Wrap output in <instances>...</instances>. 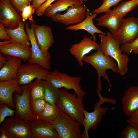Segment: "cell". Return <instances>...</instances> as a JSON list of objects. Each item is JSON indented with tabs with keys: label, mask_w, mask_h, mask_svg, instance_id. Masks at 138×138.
Instances as JSON below:
<instances>
[{
	"label": "cell",
	"mask_w": 138,
	"mask_h": 138,
	"mask_svg": "<svg viewBox=\"0 0 138 138\" xmlns=\"http://www.w3.org/2000/svg\"><path fill=\"white\" fill-rule=\"evenodd\" d=\"M83 62L89 64L96 70L97 74V89L101 92L102 90L101 78L102 77L107 82L110 86L109 91L111 87L109 77L106 73V71L110 69L116 73H119L117 64L111 57L105 55L101 51L100 44L96 52L91 54L85 55L82 59Z\"/></svg>",
	"instance_id": "1"
},
{
	"label": "cell",
	"mask_w": 138,
	"mask_h": 138,
	"mask_svg": "<svg viewBox=\"0 0 138 138\" xmlns=\"http://www.w3.org/2000/svg\"><path fill=\"white\" fill-rule=\"evenodd\" d=\"M99 36L100 39L99 44L101 51L115 60L117 63L118 73L121 76L125 75L128 71L129 59L127 54L122 52L119 42L110 32L106 34H100Z\"/></svg>",
	"instance_id": "2"
},
{
	"label": "cell",
	"mask_w": 138,
	"mask_h": 138,
	"mask_svg": "<svg viewBox=\"0 0 138 138\" xmlns=\"http://www.w3.org/2000/svg\"><path fill=\"white\" fill-rule=\"evenodd\" d=\"M83 97L78 98L76 94L69 92L64 88H60L56 105L61 110L83 126L85 109L82 103Z\"/></svg>",
	"instance_id": "3"
},
{
	"label": "cell",
	"mask_w": 138,
	"mask_h": 138,
	"mask_svg": "<svg viewBox=\"0 0 138 138\" xmlns=\"http://www.w3.org/2000/svg\"><path fill=\"white\" fill-rule=\"evenodd\" d=\"M96 92L99 98V101L94 105V110L92 112H88L84 110V118L83 126L84 130L82 134V138H88L89 130H96L101 121L103 116L108 110L114 109V108H109L101 107V104L106 102H109L115 104L117 102L116 99L104 98L100 94V91L97 88Z\"/></svg>",
	"instance_id": "4"
},
{
	"label": "cell",
	"mask_w": 138,
	"mask_h": 138,
	"mask_svg": "<svg viewBox=\"0 0 138 138\" xmlns=\"http://www.w3.org/2000/svg\"><path fill=\"white\" fill-rule=\"evenodd\" d=\"M52 124L60 138H82L80 125L60 109Z\"/></svg>",
	"instance_id": "5"
},
{
	"label": "cell",
	"mask_w": 138,
	"mask_h": 138,
	"mask_svg": "<svg viewBox=\"0 0 138 138\" xmlns=\"http://www.w3.org/2000/svg\"><path fill=\"white\" fill-rule=\"evenodd\" d=\"M81 79L79 76H70L66 73L60 72L56 69L47 75L45 80L50 82L59 88H63L67 90L73 89L77 97L81 98L86 94L80 84Z\"/></svg>",
	"instance_id": "6"
},
{
	"label": "cell",
	"mask_w": 138,
	"mask_h": 138,
	"mask_svg": "<svg viewBox=\"0 0 138 138\" xmlns=\"http://www.w3.org/2000/svg\"><path fill=\"white\" fill-rule=\"evenodd\" d=\"M30 24V28L27 22L25 23V29L27 34L31 45V56L28 62L32 64L39 65L43 68L49 71L51 70V55L49 53L47 55L42 52L37 43L34 30L35 22L34 20H28Z\"/></svg>",
	"instance_id": "7"
},
{
	"label": "cell",
	"mask_w": 138,
	"mask_h": 138,
	"mask_svg": "<svg viewBox=\"0 0 138 138\" xmlns=\"http://www.w3.org/2000/svg\"><path fill=\"white\" fill-rule=\"evenodd\" d=\"M29 122L15 116L9 117L1 124L0 128L7 138H31Z\"/></svg>",
	"instance_id": "8"
},
{
	"label": "cell",
	"mask_w": 138,
	"mask_h": 138,
	"mask_svg": "<svg viewBox=\"0 0 138 138\" xmlns=\"http://www.w3.org/2000/svg\"><path fill=\"white\" fill-rule=\"evenodd\" d=\"M20 86L22 90V93L20 95L15 92L14 95V101L15 108V116L29 121L37 119V116L33 114L31 109L29 91L22 85Z\"/></svg>",
	"instance_id": "9"
},
{
	"label": "cell",
	"mask_w": 138,
	"mask_h": 138,
	"mask_svg": "<svg viewBox=\"0 0 138 138\" xmlns=\"http://www.w3.org/2000/svg\"><path fill=\"white\" fill-rule=\"evenodd\" d=\"M87 10L83 4H74L70 6L66 13L63 14L57 13L51 18L54 22H59L66 26L75 25L85 19Z\"/></svg>",
	"instance_id": "10"
},
{
	"label": "cell",
	"mask_w": 138,
	"mask_h": 138,
	"mask_svg": "<svg viewBox=\"0 0 138 138\" xmlns=\"http://www.w3.org/2000/svg\"><path fill=\"white\" fill-rule=\"evenodd\" d=\"M50 72L37 64L28 62L21 64L17 73L19 79V84L20 85H26L38 78L45 80L47 75Z\"/></svg>",
	"instance_id": "11"
},
{
	"label": "cell",
	"mask_w": 138,
	"mask_h": 138,
	"mask_svg": "<svg viewBox=\"0 0 138 138\" xmlns=\"http://www.w3.org/2000/svg\"><path fill=\"white\" fill-rule=\"evenodd\" d=\"M114 37L120 45L131 43L138 37V18L131 16L122 20Z\"/></svg>",
	"instance_id": "12"
},
{
	"label": "cell",
	"mask_w": 138,
	"mask_h": 138,
	"mask_svg": "<svg viewBox=\"0 0 138 138\" xmlns=\"http://www.w3.org/2000/svg\"><path fill=\"white\" fill-rule=\"evenodd\" d=\"M0 52L6 56L19 58L25 62L28 61L31 55L30 46L19 43L11 39L0 42Z\"/></svg>",
	"instance_id": "13"
},
{
	"label": "cell",
	"mask_w": 138,
	"mask_h": 138,
	"mask_svg": "<svg viewBox=\"0 0 138 138\" xmlns=\"http://www.w3.org/2000/svg\"><path fill=\"white\" fill-rule=\"evenodd\" d=\"M22 21L10 0H0V24L6 28L14 29Z\"/></svg>",
	"instance_id": "14"
},
{
	"label": "cell",
	"mask_w": 138,
	"mask_h": 138,
	"mask_svg": "<svg viewBox=\"0 0 138 138\" xmlns=\"http://www.w3.org/2000/svg\"><path fill=\"white\" fill-rule=\"evenodd\" d=\"M18 78L10 80L0 81V102L4 103L10 108H15L13 97L14 92L19 94L22 93V90L19 84Z\"/></svg>",
	"instance_id": "15"
},
{
	"label": "cell",
	"mask_w": 138,
	"mask_h": 138,
	"mask_svg": "<svg viewBox=\"0 0 138 138\" xmlns=\"http://www.w3.org/2000/svg\"><path fill=\"white\" fill-rule=\"evenodd\" d=\"M99 43L91 38L85 35L78 43L72 44L68 50L70 53L74 56L81 67L84 65L82 61L83 57L93 50H96Z\"/></svg>",
	"instance_id": "16"
},
{
	"label": "cell",
	"mask_w": 138,
	"mask_h": 138,
	"mask_svg": "<svg viewBox=\"0 0 138 138\" xmlns=\"http://www.w3.org/2000/svg\"><path fill=\"white\" fill-rule=\"evenodd\" d=\"M29 125L31 138H60L52 123L37 119Z\"/></svg>",
	"instance_id": "17"
},
{
	"label": "cell",
	"mask_w": 138,
	"mask_h": 138,
	"mask_svg": "<svg viewBox=\"0 0 138 138\" xmlns=\"http://www.w3.org/2000/svg\"><path fill=\"white\" fill-rule=\"evenodd\" d=\"M34 34L38 45L45 55L49 53L48 50L53 44L54 39L50 27L45 25H34Z\"/></svg>",
	"instance_id": "18"
},
{
	"label": "cell",
	"mask_w": 138,
	"mask_h": 138,
	"mask_svg": "<svg viewBox=\"0 0 138 138\" xmlns=\"http://www.w3.org/2000/svg\"><path fill=\"white\" fill-rule=\"evenodd\" d=\"M121 103L123 113L130 117L138 108V86L128 88L121 99Z\"/></svg>",
	"instance_id": "19"
},
{
	"label": "cell",
	"mask_w": 138,
	"mask_h": 138,
	"mask_svg": "<svg viewBox=\"0 0 138 138\" xmlns=\"http://www.w3.org/2000/svg\"><path fill=\"white\" fill-rule=\"evenodd\" d=\"M97 14L93 13L91 15L87 10L86 12V17L82 22L76 24L70 25L66 27V30L74 31L83 29L86 31L90 34L93 39L96 41L97 37L96 33L106 34V33L98 28L94 25L93 20L97 16Z\"/></svg>",
	"instance_id": "20"
},
{
	"label": "cell",
	"mask_w": 138,
	"mask_h": 138,
	"mask_svg": "<svg viewBox=\"0 0 138 138\" xmlns=\"http://www.w3.org/2000/svg\"><path fill=\"white\" fill-rule=\"evenodd\" d=\"M124 17L111 12L109 11L95 19L97 26H103L108 28L112 35L118 31Z\"/></svg>",
	"instance_id": "21"
},
{
	"label": "cell",
	"mask_w": 138,
	"mask_h": 138,
	"mask_svg": "<svg viewBox=\"0 0 138 138\" xmlns=\"http://www.w3.org/2000/svg\"><path fill=\"white\" fill-rule=\"evenodd\" d=\"M6 56L7 62L0 69V81L7 80L17 78L18 70L22 64V61L20 59L12 56Z\"/></svg>",
	"instance_id": "22"
},
{
	"label": "cell",
	"mask_w": 138,
	"mask_h": 138,
	"mask_svg": "<svg viewBox=\"0 0 138 138\" xmlns=\"http://www.w3.org/2000/svg\"><path fill=\"white\" fill-rule=\"evenodd\" d=\"M83 4L81 0H57L47 9L44 15L51 18L56 13L67 10L73 5Z\"/></svg>",
	"instance_id": "23"
},
{
	"label": "cell",
	"mask_w": 138,
	"mask_h": 138,
	"mask_svg": "<svg viewBox=\"0 0 138 138\" xmlns=\"http://www.w3.org/2000/svg\"><path fill=\"white\" fill-rule=\"evenodd\" d=\"M25 23L22 21L16 28L10 29L5 28V29L12 40L21 44L30 46V43L25 30Z\"/></svg>",
	"instance_id": "24"
},
{
	"label": "cell",
	"mask_w": 138,
	"mask_h": 138,
	"mask_svg": "<svg viewBox=\"0 0 138 138\" xmlns=\"http://www.w3.org/2000/svg\"><path fill=\"white\" fill-rule=\"evenodd\" d=\"M44 80L41 79H36L28 84L22 85L29 91L30 100L39 98L44 99Z\"/></svg>",
	"instance_id": "25"
},
{
	"label": "cell",
	"mask_w": 138,
	"mask_h": 138,
	"mask_svg": "<svg viewBox=\"0 0 138 138\" xmlns=\"http://www.w3.org/2000/svg\"><path fill=\"white\" fill-rule=\"evenodd\" d=\"M44 84L45 87L44 99L49 104L56 105L59 98L60 88L47 80L44 81Z\"/></svg>",
	"instance_id": "26"
},
{
	"label": "cell",
	"mask_w": 138,
	"mask_h": 138,
	"mask_svg": "<svg viewBox=\"0 0 138 138\" xmlns=\"http://www.w3.org/2000/svg\"><path fill=\"white\" fill-rule=\"evenodd\" d=\"M138 5V0L124 1L114 7L113 9H110L109 11L124 17L129 12L136 8Z\"/></svg>",
	"instance_id": "27"
},
{
	"label": "cell",
	"mask_w": 138,
	"mask_h": 138,
	"mask_svg": "<svg viewBox=\"0 0 138 138\" xmlns=\"http://www.w3.org/2000/svg\"><path fill=\"white\" fill-rule=\"evenodd\" d=\"M60 111L56 105H51L47 102L44 110L37 116V119L52 123L57 117Z\"/></svg>",
	"instance_id": "28"
},
{
	"label": "cell",
	"mask_w": 138,
	"mask_h": 138,
	"mask_svg": "<svg viewBox=\"0 0 138 138\" xmlns=\"http://www.w3.org/2000/svg\"><path fill=\"white\" fill-rule=\"evenodd\" d=\"M47 102L44 99H37L30 100V107L32 112L37 116L44 110Z\"/></svg>",
	"instance_id": "29"
},
{
	"label": "cell",
	"mask_w": 138,
	"mask_h": 138,
	"mask_svg": "<svg viewBox=\"0 0 138 138\" xmlns=\"http://www.w3.org/2000/svg\"><path fill=\"white\" fill-rule=\"evenodd\" d=\"M123 0H102V4L98 8L91 12V13H96L97 14L106 13L110 9L112 6L117 5L120 1Z\"/></svg>",
	"instance_id": "30"
},
{
	"label": "cell",
	"mask_w": 138,
	"mask_h": 138,
	"mask_svg": "<svg viewBox=\"0 0 138 138\" xmlns=\"http://www.w3.org/2000/svg\"><path fill=\"white\" fill-rule=\"evenodd\" d=\"M122 52L127 55L131 52L135 55L138 54V37L131 43L120 45Z\"/></svg>",
	"instance_id": "31"
},
{
	"label": "cell",
	"mask_w": 138,
	"mask_h": 138,
	"mask_svg": "<svg viewBox=\"0 0 138 138\" xmlns=\"http://www.w3.org/2000/svg\"><path fill=\"white\" fill-rule=\"evenodd\" d=\"M121 138H138V129L129 124L120 134Z\"/></svg>",
	"instance_id": "32"
},
{
	"label": "cell",
	"mask_w": 138,
	"mask_h": 138,
	"mask_svg": "<svg viewBox=\"0 0 138 138\" xmlns=\"http://www.w3.org/2000/svg\"><path fill=\"white\" fill-rule=\"evenodd\" d=\"M15 110L10 108L7 105L4 103L1 104L0 106V124L5 120L7 117H14Z\"/></svg>",
	"instance_id": "33"
},
{
	"label": "cell",
	"mask_w": 138,
	"mask_h": 138,
	"mask_svg": "<svg viewBox=\"0 0 138 138\" xmlns=\"http://www.w3.org/2000/svg\"><path fill=\"white\" fill-rule=\"evenodd\" d=\"M35 11V9L30 3L23 7L21 13L22 21L25 22L28 19L30 21L33 20V15Z\"/></svg>",
	"instance_id": "34"
},
{
	"label": "cell",
	"mask_w": 138,
	"mask_h": 138,
	"mask_svg": "<svg viewBox=\"0 0 138 138\" xmlns=\"http://www.w3.org/2000/svg\"><path fill=\"white\" fill-rule=\"evenodd\" d=\"M12 5L18 13H21L24 7L30 3L28 0H10Z\"/></svg>",
	"instance_id": "35"
},
{
	"label": "cell",
	"mask_w": 138,
	"mask_h": 138,
	"mask_svg": "<svg viewBox=\"0 0 138 138\" xmlns=\"http://www.w3.org/2000/svg\"><path fill=\"white\" fill-rule=\"evenodd\" d=\"M56 0H47L36 11V14L39 17L43 16L47 9Z\"/></svg>",
	"instance_id": "36"
},
{
	"label": "cell",
	"mask_w": 138,
	"mask_h": 138,
	"mask_svg": "<svg viewBox=\"0 0 138 138\" xmlns=\"http://www.w3.org/2000/svg\"><path fill=\"white\" fill-rule=\"evenodd\" d=\"M129 117L127 122L138 129V108Z\"/></svg>",
	"instance_id": "37"
},
{
	"label": "cell",
	"mask_w": 138,
	"mask_h": 138,
	"mask_svg": "<svg viewBox=\"0 0 138 138\" xmlns=\"http://www.w3.org/2000/svg\"><path fill=\"white\" fill-rule=\"evenodd\" d=\"M5 28L3 25L0 24V40L1 41L11 39L5 30Z\"/></svg>",
	"instance_id": "38"
},
{
	"label": "cell",
	"mask_w": 138,
	"mask_h": 138,
	"mask_svg": "<svg viewBox=\"0 0 138 138\" xmlns=\"http://www.w3.org/2000/svg\"><path fill=\"white\" fill-rule=\"evenodd\" d=\"M47 0H33L31 2V5L37 10Z\"/></svg>",
	"instance_id": "39"
},
{
	"label": "cell",
	"mask_w": 138,
	"mask_h": 138,
	"mask_svg": "<svg viewBox=\"0 0 138 138\" xmlns=\"http://www.w3.org/2000/svg\"><path fill=\"white\" fill-rule=\"evenodd\" d=\"M7 59L6 55L0 53V69L3 67L6 64Z\"/></svg>",
	"instance_id": "40"
},
{
	"label": "cell",
	"mask_w": 138,
	"mask_h": 138,
	"mask_svg": "<svg viewBox=\"0 0 138 138\" xmlns=\"http://www.w3.org/2000/svg\"><path fill=\"white\" fill-rule=\"evenodd\" d=\"M0 130L1 133V134H0V138H7L5 132L1 128H0Z\"/></svg>",
	"instance_id": "41"
},
{
	"label": "cell",
	"mask_w": 138,
	"mask_h": 138,
	"mask_svg": "<svg viewBox=\"0 0 138 138\" xmlns=\"http://www.w3.org/2000/svg\"><path fill=\"white\" fill-rule=\"evenodd\" d=\"M33 0H28L30 3Z\"/></svg>",
	"instance_id": "42"
},
{
	"label": "cell",
	"mask_w": 138,
	"mask_h": 138,
	"mask_svg": "<svg viewBox=\"0 0 138 138\" xmlns=\"http://www.w3.org/2000/svg\"><path fill=\"white\" fill-rule=\"evenodd\" d=\"M81 0L82 1H87L88 0Z\"/></svg>",
	"instance_id": "43"
}]
</instances>
